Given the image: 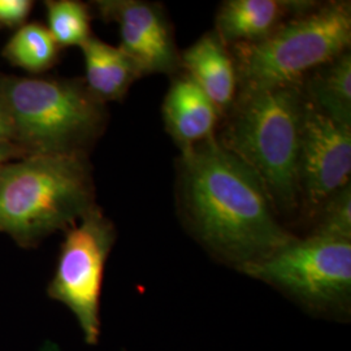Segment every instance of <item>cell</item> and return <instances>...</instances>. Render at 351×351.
Segmentation results:
<instances>
[{
	"label": "cell",
	"mask_w": 351,
	"mask_h": 351,
	"mask_svg": "<svg viewBox=\"0 0 351 351\" xmlns=\"http://www.w3.org/2000/svg\"><path fill=\"white\" fill-rule=\"evenodd\" d=\"M180 201L202 243L239 269L295 239L277 221L259 178L216 137L181 151Z\"/></svg>",
	"instance_id": "6da1fadb"
},
{
	"label": "cell",
	"mask_w": 351,
	"mask_h": 351,
	"mask_svg": "<svg viewBox=\"0 0 351 351\" xmlns=\"http://www.w3.org/2000/svg\"><path fill=\"white\" fill-rule=\"evenodd\" d=\"M304 88L239 90L219 142L259 178L275 213L300 206L298 158Z\"/></svg>",
	"instance_id": "7a4b0ae2"
},
{
	"label": "cell",
	"mask_w": 351,
	"mask_h": 351,
	"mask_svg": "<svg viewBox=\"0 0 351 351\" xmlns=\"http://www.w3.org/2000/svg\"><path fill=\"white\" fill-rule=\"evenodd\" d=\"M350 43V1L316 3L263 39L230 49L239 90L301 86L306 75L348 52Z\"/></svg>",
	"instance_id": "3957f363"
},
{
	"label": "cell",
	"mask_w": 351,
	"mask_h": 351,
	"mask_svg": "<svg viewBox=\"0 0 351 351\" xmlns=\"http://www.w3.org/2000/svg\"><path fill=\"white\" fill-rule=\"evenodd\" d=\"M88 164L78 151L38 152L0 169V230L32 239L91 210Z\"/></svg>",
	"instance_id": "277c9868"
},
{
	"label": "cell",
	"mask_w": 351,
	"mask_h": 351,
	"mask_svg": "<svg viewBox=\"0 0 351 351\" xmlns=\"http://www.w3.org/2000/svg\"><path fill=\"white\" fill-rule=\"evenodd\" d=\"M4 108L13 132L39 152L78 151L104 120L98 98L69 81H11L4 88Z\"/></svg>",
	"instance_id": "5b68a950"
},
{
	"label": "cell",
	"mask_w": 351,
	"mask_h": 351,
	"mask_svg": "<svg viewBox=\"0 0 351 351\" xmlns=\"http://www.w3.org/2000/svg\"><path fill=\"white\" fill-rule=\"evenodd\" d=\"M241 271L314 307L342 304L350 298L351 241L310 236L295 239Z\"/></svg>",
	"instance_id": "8992f818"
},
{
	"label": "cell",
	"mask_w": 351,
	"mask_h": 351,
	"mask_svg": "<svg viewBox=\"0 0 351 351\" xmlns=\"http://www.w3.org/2000/svg\"><path fill=\"white\" fill-rule=\"evenodd\" d=\"M114 241L113 228L95 208L66 234L51 295L75 316L85 341L97 343L101 332L99 303L104 265Z\"/></svg>",
	"instance_id": "52a82bcc"
},
{
	"label": "cell",
	"mask_w": 351,
	"mask_h": 351,
	"mask_svg": "<svg viewBox=\"0 0 351 351\" xmlns=\"http://www.w3.org/2000/svg\"><path fill=\"white\" fill-rule=\"evenodd\" d=\"M350 177L351 126L328 117L306 98L298 158L300 201L310 211L320 210L329 197L350 184Z\"/></svg>",
	"instance_id": "ba28073f"
},
{
	"label": "cell",
	"mask_w": 351,
	"mask_h": 351,
	"mask_svg": "<svg viewBox=\"0 0 351 351\" xmlns=\"http://www.w3.org/2000/svg\"><path fill=\"white\" fill-rule=\"evenodd\" d=\"M101 8L119 24L121 49L137 65L141 75L177 71L180 55L167 14L159 4L123 0L103 3Z\"/></svg>",
	"instance_id": "9c48e42d"
},
{
	"label": "cell",
	"mask_w": 351,
	"mask_h": 351,
	"mask_svg": "<svg viewBox=\"0 0 351 351\" xmlns=\"http://www.w3.org/2000/svg\"><path fill=\"white\" fill-rule=\"evenodd\" d=\"M315 4L307 0H228L216 13L215 33L228 47L254 43Z\"/></svg>",
	"instance_id": "30bf717a"
},
{
	"label": "cell",
	"mask_w": 351,
	"mask_h": 351,
	"mask_svg": "<svg viewBox=\"0 0 351 351\" xmlns=\"http://www.w3.org/2000/svg\"><path fill=\"white\" fill-rule=\"evenodd\" d=\"M189 77L220 113L226 116L239 94V78L232 52L213 32L203 34L180 56Z\"/></svg>",
	"instance_id": "8fae6325"
},
{
	"label": "cell",
	"mask_w": 351,
	"mask_h": 351,
	"mask_svg": "<svg viewBox=\"0 0 351 351\" xmlns=\"http://www.w3.org/2000/svg\"><path fill=\"white\" fill-rule=\"evenodd\" d=\"M167 132L181 151L215 137L220 113L189 77L175 80L163 101Z\"/></svg>",
	"instance_id": "7c38bea8"
},
{
	"label": "cell",
	"mask_w": 351,
	"mask_h": 351,
	"mask_svg": "<svg viewBox=\"0 0 351 351\" xmlns=\"http://www.w3.org/2000/svg\"><path fill=\"white\" fill-rule=\"evenodd\" d=\"M81 49L85 58L88 88L98 99L116 101L123 98L130 85L142 77L137 65L121 47H113L90 37Z\"/></svg>",
	"instance_id": "4fadbf2b"
},
{
	"label": "cell",
	"mask_w": 351,
	"mask_h": 351,
	"mask_svg": "<svg viewBox=\"0 0 351 351\" xmlns=\"http://www.w3.org/2000/svg\"><path fill=\"white\" fill-rule=\"evenodd\" d=\"M306 98L320 112L351 126V55L345 52L314 71L307 81Z\"/></svg>",
	"instance_id": "5bb4252c"
},
{
	"label": "cell",
	"mask_w": 351,
	"mask_h": 351,
	"mask_svg": "<svg viewBox=\"0 0 351 351\" xmlns=\"http://www.w3.org/2000/svg\"><path fill=\"white\" fill-rule=\"evenodd\" d=\"M56 42L50 32L39 25L21 27L7 46L11 60L29 71H42L55 60Z\"/></svg>",
	"instance_id": "9a60e30c"
},
{
	"label": "cell",
	"mask_w": 351,
	"mask_h": 351,
	"mask_svg": "<svg viewBox=\"0 0 351 351\" xmlns=\"http://www.w3.org/2000/svg\"><path fill=\"white\" fill-rule=\"evenodd\" d=\"M49 32L62 46H82L90 38L86 8L73 0H60L47 4Z\"/></svg>",
	"instance_id": "2e32d148"
},
{
	"label": "cell",
	"mask_w": 351,
	"mask_h": 351,
	"mask_svg": "<svg viewBox=\"0 0 351 351\" xmlns=\"http://www.w3.org/2000/svg\"><path fill=\"white\" fill-rule=\"evenodd\" d=\"M313 236L351 241V185L341 189L322 206Z\"/></svg>",
	"instance_id": "e0dca14e"
},
{
	"label": "cell",
	"mask_w": 351,
	"mask_h": 351,
	"mask_svg": "<svg viewBox=\"0 0 351 351\" xmlns=\"http://www.w3.org/2000/svg\"><path fill=\"white\" fill-rule=\"evenodd\" d=\"M27 0H0V21L5 24H19L26 17L30 10Z\"/></svg>",
	"instance_id": "ac0fdd59"
},
{
	"label": "cell",
	"mask_w": 351,
	"mask_h": 351,
	"mask_svg": "<svg viewBox=\"0 0 351 351\" xmlns=\"http://www.w3.org/2000/svg\"><path fill=\"white\" fill-rule=\"evenodd\" d=\"M12 134H14V132L8 113L5 111L4 106L0 104V142H7V139Z\"/></svg>",
	"instance_id": "d6986e66"
},
{
	"label": "cell",
	"mask_w": 351,
	"mask_h": 351,
	"mask_svg": "<svg viewBox=\"0 0 351 351\" xmlns=\"http://www.w3.org/2000/svg\"><path fill=\"white\" fill-rule=\"evenodd\" d=\"M12 154L11 147L7 145V142H0V162L7 160Z\"/></svg>",
	"instance_id": "ffe728a7"
}]
</instances>
